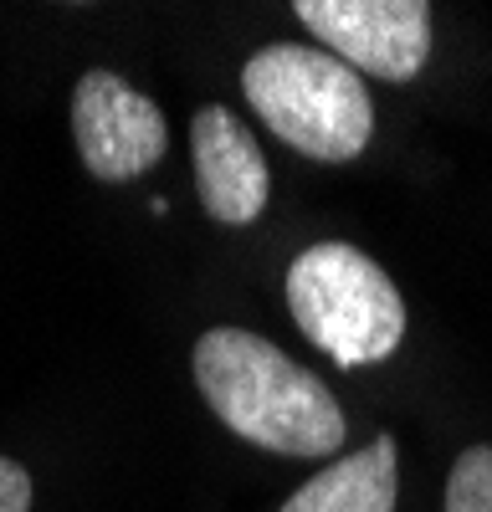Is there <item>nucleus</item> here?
Returning <instances> with one entry per match:
<instances>
[{
  "mask_svg": "<svg viewBox=\"0 0 492 512\" xmlns=\"http://www.w3.org/2000/svg\"><path fill=\"white\" fill-rule=\"evenodd\" d=\"M195 384L226 431L277 456H334L344 410L334 390L246 328H211L195 344Z\"/></svg>",
  "mask_w": 492,
  "mask_h": 512,
  "instance_id": "f257e3e1",
  "label": "nucleus"
},
{
  "mask_svg": "<svg viewBox=\"0 0 492 512\" xmlns=\"http://www.w3.org/2000/svg\"><path fill=\"white\" fill-rule=\"evenodd\" d=\"M246 103L272 134L318 164H349L375 134V103L354 67L323 47H262L241 67Z\"/></svg>",
  "mask_w": 492,
  "mask_h": 512,
  "instance_id": "f03ea898",
  "label": "nucleus"
},
{
  "mask_svg": "<svg viewBox=\"0 0 492 512\" xmlns=\"http://www.w3.org/2000/svg\"><path fill=\"white\" fill-rule=\"evenodd\" d=\"M287 313L298 318L308 344L344 369L390 359L405 338L395 282L349 241H318L287 267Z\"/></svg>",
  "mask_w": 492,
  "mask_h": 512,
  "instance_id": "7ed1b4c3",
  "label": "nucleus"
},
{
  "mask_svg": "<svg viewBox=\"0 0 492 512\" xmlns=\"http://www.w3.org/2000/svg\"><path fill=\"white\" fill-rule=\"evenodd\" d=\"M293 16L323 52L380 82H410L431 57L426 0H293Z\"/></svg>",
  "mask_w": 492,
  "mask_h": 512,
  "instance_id": "20e7f679",
  "label": "nucleus"
},
{
  "mask_svg": "<svg viewBox=\"0 0 492 512\" xmlns=\"http://www.w3.org/2000/svg\"><path fill=\"white\" fill-rule=\"evenodd\" d=\"M72 139L88 164V175L103 185L139 180L170 149V128L154 98L134 93L129 82L108 67L82 72L72 88Z\"/></svg>",
  "mask_w": 492,
  "mask_h": 512,
  "instance_id": "39448f33",
  "label": "nucleus"
},
{
  "mask_svg": "<svg viewBox=\"0 0 492 512\" xmlns=\"http://www.w3.org/2000/svg\"><path fill=\"white\" fill-rule=\"evenodd\" d=\"M190 159H195V190L205 216L221 226H252L267 210V159L246 123L226 103H205L190 123Z\"/></svg>",
  "mask_w": 492,
  "mask_h": 512,
  "instance_id": "423d86ee",
  "label": "nucleus"
},
{
  "mask_svg": "<svg viewBox=\"0 0 492 512\" xmlns=\"http://www.w3.org/2000/svg\"><path fill=\"white\" fill-rule=\"evenodd\" d=\"M400 492V446L395 436H375L359 456H344L308 477L282 512H395Z\"/></svg>",
  "mask_w": 492,
  "mask_h": 512,
  "instance_id": "0eeeda50",
  "label": "nucleus"
},
{
  "mask_svg": "<svg viewBox=\"0 0 492 512\" xmlns=\"http://www.w3.org/2000/svg\"><path fill=\"white\" fill-rule=\"evenodd\" d=\"M446 512H492V446H467L451 466Z\"/></svg>",
  "mask_w": 492,
  "mask_h": 512,
  "instance_id": "6e6552de",
  "label": "nucleus"
},
{
  "mask_svg": "<svg viewBox=\"0 0 492 512\" xmlns=\"http://www.w3.org/2000/svg\"><path fill=\"white\" fill-rule=\"evenodd\" d=\"M0 512H31V472L11 456H0Z\"/></svg>",
  "mask_w": 492,
  "mask_h": 512,
  "instance_id": "1a4fd4ad",
  "label": "nucleus"
}]
</instances>
